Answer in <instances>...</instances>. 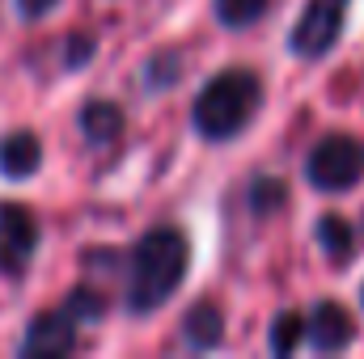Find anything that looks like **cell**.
I'll list each match as a JSON object with an SVG mask.
<instances>
[{"label":"cell","instance_id":"cell-16","mask_svg":"<svg viewBox=\"0 0 364 359\" xmlns=\"http://www.w3.org/2000/svg\"><path fill=\"white\" fill-rule=\"evenodd\" d=\"M55 4H60V0H17V13H21L26 21H38V17H47Z\"/></svg>","mask_w":364,"mask_h":359},{"label":"cell","instance_id":"cell-6","mask_svg":"<svg viewBox=\"0 0 364 359\" xmlns=\"http://www.w3.org/2000/svg\"><path fill=\"white\" fill-rule=\"evenodd\" d=\"M73 347H77V317L68 309L38 313L26 326V338H21V355H38V359H60Z\"/></svg>","mask_w":364,"mask_h":359},{"label":"cell","instance_id":"cell-1","mask_svg":"<svg viewBox=\"0 0 364 359\" xmlns=\"http://www.w3.org/2000/svg\"><path fill=\"white\" fill-rule=\"evenodd\" d=\"M186 270H191V241L182 237L178 228H170V224L149 228L136 241V250H132V267H127V309L136 317L157 313L182 287Z\"/></svg>","mask_w":364,"mask_h":359},{"label":"cell","instance_id":"cell-11","mask_svg":"<svg viewBox=\"0 0 364 359\" xmlns=\"http://www.w3.org/2000/svg\"><path fill=\"white\" fill-rule=\"evenodd\" d=\"M318 245L331 263H352V250H356V237H352V224L343 216H322L318 220Z\"/></svg>","mask_w":364,"mask_h":359},{"label":"cell","instance_id":"cell-5","mask_svg":"<svg viewBox=\"0 0 364 359\" xmlns=\"http://www.w3.org/2000/svg\"><path fill=\"white\" fill-rule=\"evenodd\" d=\"M38 250V220L21 203H0V270L26 275L30 258Z\"/></svg>","mask_w":364,"mask_h":359},{"label":"cell","instance_id":"cell-18","mask_svg":"<svg viewBox=\"0 0 364 359\" xmlns=\"http://www.w3.org/2000/svg\"><path fill=\"white\" fill-rule=\"evenodd\" d=\"M360 300H364V283H360Z\"/></svg>","mask_w":364,"mask_h":359},{"label":"cell","instance_id":"cell-4","mask_svg":"<svg viewBox=\"0 0 364 359\" xmlns=\"http://www.w3.org/2000/svg\"><path fill=\"white\" fill-rule=\"evenodd\" d=\"M348 4H352V0H309V4L301 9L296 26H292V34H288L292 55H301V60H322V55L339 43V34H343Z\"/></svg>","mask_w":364,"mask_h":359},{"label":"cell","instance_id":"cell-17","mask_svg":"<svg viewBox=\"0 0 364 359\" xmlns=\"http://www.w3.org/2000/svg\"><path fill=\"white\" fill-rule=\"evenodd\" d=\"M90 51H93V38H73V55H68V64L81 68V64L90 60Z\"/></svg>","mask_w":364,"mask_h":359},{"label":"cell","instance_id":"cell-2","mask_svg":"<svg viewBox=\"0 0 364 359\" xmlns=\"http://www.w3.org/2000/svg\"><path fill=\"white\" fill-rule=\"evenodd\" d=\"M259 106H263V81L250 68H225L199 89L191 118L203 140L220 144V140L242 136L250 127V118L259 114Z\"/></svg>","mask_w":364,"mask_h":359},{"label":"cell","instance_id":"cell-10","mask_svg":"<svg viewBox=\"0 0 364 359\" xmlns=\"http://www.w3.org/2000/svg\"><path fill=\"white\" fill-rule=\"evenodd\" d=\"M81 131H85L90 144H110V140H119V131H123V110H119L114 101H90V106L81 110Z\"/></svg>","mask_w":364,"mask_h":359},{"label":"cell","instance_id":"cell-7","mask_svg":"<svg viewBox=\"0 0 364 359\" xmlns=\"http://www.w3.org/2000/svg\"><path fill=\"white\" fill-rule=\"evenodd\" d=\"M305 338L314 351L331 355V351H348L352 338H356V326H352V313L335 300H318L314 313L305 317Z\"/></svg>","mask_w":364,"mask_h":359},{"label":"cell","instance_id":"cell-8","mask_svg":"<svg viewBox=\"0 0 364 359\" xmlns=\"http://www.w3.org/2000/svg\"><path fill=\"white\" fill-rule=\"evenodd\" d=\"M182 338L191 347H199V351L220 347V338H225V313H220V304H212V300L191 304L186 317H182Z\"/></svg>","mask_w":364,"mask_h":359},{"label":"cell","instance_id":"cell-15","mask_svg":"<svg viewBox=\"0 0 364 359\" xmlns=\"http://www.w3.org/2000/svg\"><path fill=\"white\" fill-rule=\"evenodd\" d=\"M64 309H68V313L77 317V326H81V321L102 317V309H106V304H102V296H97V292H90V287H77V292L68 296V304H64Z\"/></svg>","mask_w":364,"mask_h":359},{"label":"cell","instance_id":"cell-3","mask_svg":"<svg viewBox=\"0 0 364 359\" xmlns=\"http://www.w3.org/2000/svg\"><path fill=\"white\" fill-rule=\"evenodd\" d=\"M305 174L318 190H352L364 178V144L356 136H343V131L318 140Z\"/></svg>","mask_w":364,"mask_h":359},{"label":"cell","instance_id":"cell-12","mask_svg":"<svg viewBox=\"0 0 364 359\" xmlns=\"http://www.w3.org/2000/svg\"><path fill=\"white\" fill-rule=\"evenodd\" d=\"M305 343V317L301 313H279L275 317V326H272V351L275 355H292L296 347Z\"/></svg>","mask_w":364,"mask_h":359},{"label":"cell","instance_id":"cell-9","mask_svg":"<svg viewBox=\"0 0 364 359\" xmlns=\"http://www.w3.org/2000/svg\"><path fill=\"white\" fill-rule=\"evenodd\" d=\"M43 165V144L34 131H13L0 140V174L4 178H30Z\"/></svg>","mask_w":364,"mask_h":359},{"label":"cell","instance_id":"cell-13","mask_svg":"<svg viewBox=\"0 0 364 359\" xmlns=\"http://www.w3.org/2000/svg\"><path fill=\"white\" fill-rule=\"evenodd\" d=\"M267 4H272V0H212L216 17H220L225 26H233V30H242V26H255V21L267 13Z\"/></svg>","mask_w":364,"mask_h":359},{"label":"cell","instance_id":"cell-14","mask_svg":"<svg viewBox=\"0 0 364 359\" xmlns=\"http://www.w3.org/2000/svg\"><path fill=\"white\" fill-rule=\"evenodd\" d=\"M288 203V186L279 178H255L250 186V207H255V216H263V211H279Z\"/></svg>","mask_w":364,"mask_h":359}]
</instances>
